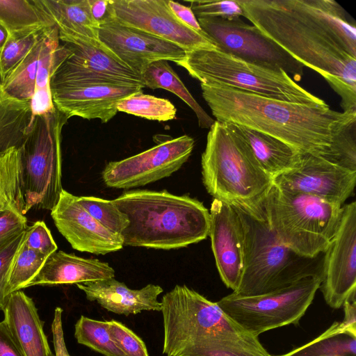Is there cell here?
Instances as JSON below:
<instances>
[{
  "label": "cell",
  "instance_id": "obj_13",
  "mask_svg": "<svg viewBox=\"0 0 356 356\" xmlns=\"http://www.w3.org/2000/svg\"><path fill=\"white\" fill-rule=\"evenodd\" d=\"M107 15L126 26L171 42L186 52L216 48L206 35L181 22L168 0H108Z\"/></svg>",
  "mask_w": 356,
  "mask_h": 356
},
{
  "label": "cell",
  "instance_id": "obj_30",
  "mask_svg": "<svg viewBox=\"0 0 356 356\" xmlns=\"http://www.w3.org/2000/svg\"><path fill=\"white\" fill-rule=\"evenodd\" d=\"M20 147L0 152V212L25 215Z\"/></svg>",
  "mask_w": 356,
  "mask_h": 356
},
{
  "label": "cell",
  "instance_id": "obj_41",
  "mask_svg": "<svg viewBox=\"0 0 356 356\" xmlns=\"http://www.w3.org/2000/svg\"><path fill=\"white\" fill-rule=\"evenodd\" d=\"M24 243L30 249L47 257L58 248L50 230L43 221H36L27 227L24 233Z\"/></svg>",
  "mask_w": 356,
  "mask_h": 356
},
{
  "label": "cell",
  "instance_id": "obj_25",
  "mask_svg": "<svg viewBox=\"0 0 356 356\" xmlns=\"http://www.w3.org/2000/svg\"><path fill=\"white\" fill-rule=\"evenodd\" d=\"M223 124L243 143L261 168L273 179L298 165L302 154L286 143L245 127Z\"/></svg>",
  "mask_w": 356,
  "mask_h": 356
},
{
  "label": "cell",
  "instance_id": "obj_33",
  "mask_svg": "<svg viewBox=\"0 0 356 356\" xmlns=\"http://www.w3.org/2000/svg\"><path fill=\"white\" fill-rule=\"evenodd\" d=\"M118 111L126 113L150 120L164 122L176 118L177 108L166 99L136 92L119 102Z\"/></svg>",
  "mask_w": 356,
  "mask_h": 356
},
{
  "label": "cell",
  "instance_id": "obj_40",
  "mask_svg": "<svg viewBox=\"0 0 356 356\" xmlns=\"http://www.w3.org/2000/svg\"><path fill=\"white\" fill-rule=\"evenodd\" d=\"M190 7L198 18L220 17L230 19L243 15V11L236 1H191Z\"/></svg>",
  "mask_w": 356,
  "mask_h": 356
},
{
  "label": "cell",
  "instance_id": "obj_34",
  "mask_svg": "<svg viewBox=\"0 0 356 356\" xmlns=\"http://www.w3.org/2000/svg\"><path fill=\"white\" fill-rule=\"evenodd\" d=\"M108 322L81 316L74 326V337L80 344L105 356H125L111 338Z\"/></svg>",
  "mask_w": 356,
  "mask_h": 356
},
{
  "label": "cell",
  "instance_id": "obj_8",
  "mask_svg": "<svg viewBox=\"0 0 356 356\" xmlns=\"http://www.w3.org/2000/svg\"><path fill=\"white\" fill-rule=\"evenodd\" d=\"M236 209L245 230V264L240 284L234 294L262 295L287 286L307 275H321L315 268L309 267L314 259L300 257L283 245L265 220Z\"/></svg>",
  "mask_w": 356,
  "mask_h": 356
},
{
  "label": "cell",
  "instance_id": "obj_15",
  "mask_svg": "<svg viewBox=\"0 0 356 356\" xmlns=\"http://www.w3.org/2000/svg\"><path fill=\"white\" fill-rule=\"evenodd\" d=\"M355 184L356 171L310 154H302L296 168L273 179V184L282 190L340 206L354 193Z\"/></svg>",
  "mask_w": 356,
  "mask_h": 356
},
{
  "label": "cell",
  "instance_id": "obj_24",
  "mask_svg": "<svg viewBox=\"0 0 356 356\" xmlns=\"http://www.w3.org/2000/svg\"><path fill=\"white\" fill-rule=\"evenodd\" d=\"M114 269L106 262L86 259L62 250L55 251L26 287L35 285L79 284L114 277Z\"/></svg>",
  "mask_w": 356,
  "mask_h": 356
},
{
  "label": "cell",
  "instance_id": "obj_45",
  "mask_svg": "<svg viewBox=\"0 0 356 356\" xmlns=\"http://www.w3.org/2000/svg\"><path fill=\"white\" fill-rule=\"evenodd\" d=\"M0 356H25L4 320L0 322Z\"/></svg>",
  "mask_w": 356,
  "mask_h": 356
},
{
  "label": "cell",
  "instance_id": "obj_44",
  "mask_svg": "<svg viewBox=\"0 0 356 356\" xmlns=\"http://www.w3.org/2000/svg\"><path fill=\"white\" fill-rule=\"evenodd\" d=\"M168 5L172 12L181 22L195 31L205 35L190 6L188 7L170 0H168Z\"/></svg>",
  "mask_w": 356,
  "mask_h": 356
},
{
  "label": "cell",
  "instance_id": "obj_14",
  "mask_svg": "<svg viewBox=\"0 0 356 356\" xmlns=\"http://www.w3.org/2000/svg\"><path fill=\"white\" fill-rule=\"evenodd\" d=\"M337 230L324 252L320 288L326 303L339 309L355 296L356 202L343 206Z\"/></svg>",
  "mask_w": 356,
  "mask_h": 356
},
{
  "label": "cell",
  "instance_id": "obj_22",
  "mask_svg": "<svg viewBox=\"0 0 356 356\" xmlns=\"http://www.w3.org/2000/svg\"><path fill=\"white\" fill-rule=\"evenodd\" d=\"M3 320L25 356H56L51 352L33 300L19 290L10 293Z\"/></svg>",
  "mask_w": 356,
  "mask_h": 356
},
{
  "label": "cell",
  "instance_id": "obj_16",
  "mask_svg": "<svg viewBox=\"0 0 356 356\" xmlns=\"http://www.w3.org/2000/svg\"><path fill=\"white\" fill-rule=\"evenodd\" d=\"M99 38L117 58L140 76L153 62L165 60L176 63L186 54L175 44L120 24L107 15L100 22Z\"/></svg>",
  "mask_w": 356,
  "mask_h": 356
},
{
  "label": "cell",
  "instance_id": "obj_47",
  "mask_svg": "<svg viewBox=\"0 0 356 356\" xmlns=\"http://www.w3.org/2000/svg\"><path fill=\"white\" fill-rule=\"evenodd\" d=\"M95 19L99 23L107 15L108 0H89Z\"/></svg>",
  "mask_w": 356,
  "mask_h": 356
},
{
  "label": "cell",
  "instance_id": "obj_12",
  "mask_svg": "<svg viewBox=\"0 0 356 356\" xmlns=\"http://www.w3.org/2000/svg\"><path fill=\"white\" fill-rule=\"evenodd\" d=\"M194 144L188 135L168 139L134 156L109 162L102 179L108 187L124 189L155 182L177 171L190 157Z\"/></svg>",
  "mask_w": 356,
  "mask_h": 356
},
{
  "label": "cell",
  "instance_id": "obj_19",
  "mask_svg": "<svg viewBox=\"0 0 356 356\" xmlns=\"http://www.w3.org/2000/svg\"><path fill=\"white\" fill-rule=\"evenodd\" d=\"M209 236L220 277L235 291L241 282L245 264V230L241 216L233 206L213 200Z\"/></svg>",
  "mask_w": 356,
  "mask_h": 356
},
{
  "label": "cell",
  "instance_id": "obj_32",
  "mask_svg": "<svg viewBox=\"0 0 356 356\" xmlns=\"http://www.w3.org/2000/svg\"><path fill=\"white\" fill-rule=\"evenodd\" d=\"M44 31L19 65L1 83L4 91L12 97L22 101L31 102V100L34 92Z\"/></svg>",
  "mask_w": 356,
  "mask_h": 356
},
{
  "label": "cell",
  "instance_id": "obj_6",
  "mask_svg": "<svg viewBox=\"0 0 356 356\" xmlns=\"http://www.w3.org/2000/svg\"><path fill=\"white\" fill-rule=\"evenodd\" d=\"M343 206L273 185L264 202V220L286 247L314 259L324 253L339 227Z\"/></svg>",
  "mask_w": 356,
  "mask_h": 356
},
{
  "label": "cell",
  "instance_id": "obj_46",
  "mask_svg": "<svg viewBox=\"0 0 356 356\" xmlns=\"http://www.w3.org/2000/svg\"><path fill=\"white\" fill-rule=\"evenodd\" d=\"M62 312L63 309L60 307H56L54 311V320L51 325L54 346L56 356H70L67 352L64 340Z\"/></svg>",
  "mask_w": 356,
  "mask_h": 356
},
{
  "label": "cell",
  "instance_id": "obj_3",
  "mask_svg": "<svg viewBox=\"0 0 356 356\" xmlns=\"http://www.w3.org/2000/svg\"><path fill=\"white\" fill-rule=\"evenodd\" d=\"M161 302L166 356H270L216 302L186 285H176Z\"/></svg>",
  "mask_w": 356,
  "mask_h": 356
},
{
  "label": "cell",
  "instance_id": "obj_48",
  "mask_svg": "<svg viewBox=\"0 0 356 356\" xmlns=\"http://www.w3.org/2000/svg\"><path fill=\"white\" fill-rule=\"evenodd\" d=\"M9 37V33L6 27L0 22V49L4 45Z\"/></svg>",
  "mask_w": 356,
  "mask_h": 356
},
{
  "label": "cell",
  "instance_id": "obj_21",
  "mask_svg": "<svg viewBox=\"0 0 356 356\" xmlns=\"http://www.w3.org/2000/svg\"><path fill=\"white\" fill-rule=\"evenodd\" d=\"M90 301L118 314L129 316L143 311H161L158 296L163 289L152 284L140 289H131L114 277L76 284Z\"/></svg>",
  "mask_w": 356,
  "mask_h": 356
},
{
  "label": "cell",
  "instance_id": "obj_29",
  "mask_svg": "<svg viewBox=\"0 0 356 356\" xmlns=\"http://www.w3.org/2000/svg\"><path fill=\"white\" fill-rule=\"evenodd\" d=\"M273 356H356V329L343 321L334 322L307 343Z\"/></svg>",
  "mask_w": 356,
  "mask_h": 356
},
{
  "label": "cell",
  "instance_id": "obj_27",
  "mask_svg": "<svg viewBox=\"0 0 356 356\" xmlns=\"http://www.w3.org/2000/svg\"><path fill=\"white\" fill-rule=\"evenodd\" d=\"M140 76L145 87L164 89L182 99L195 113L200 128L209 129L214 123L215 120L197 102L168 60L152 63Z\"/></svg>",
  "mask_w": 356,
  "mask_h": 356
},
{
  "label": "cell",
  "instance_id": "obj_42",
  "mask_svg": "<svg viewBox=\"0 0 356 356\" xmlns=\"http://www.w3.org/2000/svg\"><path fill=\"white\" fill-rule=\"evenodd\" d=\"M25 231L15 236L0 248V310L2 311L8 297L6 293V286L10 266L17 251L22 243Z\"/></svg>",
  "mask_w": 356,
  "mask_h": 356
},
{
  "label": "cell",
  "instance_id": "obj_39",
  "mask_svg": "<svg viewBox=\"0 0 356 356\" xmlns=\"http://www.w3.org/2000/svg\"><path fill=\"white\" fill-rule=\"evenodd\" d=\"M108 322L111 338L125 356H149L144 341L132 330L119 321Z\"/></svg>",
  "mask_w": 356,
  "mask_h": 356
},
{
  "label": "cell",
  "instance_id": "obj_37",
  "mask_svg": "<svg viewBox=\"0 0 356 356\" xmlns=\"http://www.w3.org/2000/svg\"><path fill=\"white\" fill-rule=\"evenodd\" d=\"M78 202L100 224L111 232L120 234L128 227L127 216L120 211L113 200L94 196H77Z\"/></svg>",
  "mask_w": 356,
  "mask_h": 356
},
{
  "label": "cell",
  "instance_id": "obj_38",
  "mask_svg": "<svg viewBox=\"0 0 356 356\" xmlns=\"http://www.w3.org/2000/svg\"><path fill=\"white\" fill-rule=\"evenodd\" d=\"M329 161L356 171V121H353L335 136Z\"/></svg>",
  "mask_w": 356,
  "mask_h": 356
},
{
  "label": "cell",
  "instance_id": "obj_9",
  "mask_svg": "<svg viewBox=\"0 0 356 356\" xmlns=\"http://www.w3.org/2000/svg\"><path fill=\"white\" fill-rule=\"evenodd\" d=\"M68 118L56 108L37 115L20 146L24 213L50 210L63 191L61 131Z\"/></svg>",
  "mask_w": 356,
  "mask_h": 356
},
{
  "label": "cell",
  "instance_id": "obj_35",
  "mask_svg": "<svg viewBox=\"0 0 356 356\" xmlns=\"http://www.w3.org/2000/svg\"><path fill=\"white\" fill-rule=\"evenodd\" d=\"M48 257L28 248L24 239L12 262L6 293H10L26 288L28 284L35 277Z\"/></svg>",
  "mask_w": 356,
  "mask_h": 356
},
{
  "label": "cell",
  "instance_id": "obj_26",
  "mask_svg": "<svg viewBox=\"0 0 356 356\" xmlns=\"http://www.w3.org/2000/svg\"><path fill=\"white\" fill-rule=\"evenodd\" d=\"M59 41L58 31L56 26L44 30L34 92L31 100L33 118L56 110L52 99L50 80L56 67L70 54L67 46H61Z\"/></svg>",
  "mask_w": 356,
  "mask_h": 356
},
{
  "label": "cell",
  "instance_id": "obj_18",
  "mask_svg": "<svg viewBox=\"0 0 356 356\" xmlns=\"http://www.w3.org/2000/svg\"><path fill=\"white\" fill-rule=\"evenodd\" d=\"M65 44L70 54L56 67L50 82L114 83L145 88L141 76L104 46Z\"/></svg>",
  "mask_w": 356,
  "mask_h": 356
},
{
  "label": "cell",
  "instance_id": "obj_7",
  "mask_svg": "<svg viewBox=\"0 0 356 356\" xmlns=\"http://www.w3.org/2000/svg\"><path fill=\"white\" fill-rule=\"evenodd\" d=\"M203 85H223L281 101L325 106L321 99L296 83L282 70L250 63L218 49L186 51L176 62Z\"/></svg>",
  "mask_w": 356,
  "mask_h": 356
},
{
  "label": "cell",
  "instance_id": "obj_4",
  "mask_svg": "<svg viewBox=\"0 0 356 356\" xmlns=\"http://www.w3.org/2000/svg\"><path fill=\"white\" fill-rule=\"evenodd\" d=\"M129 220L121 236L124 245L171 250L209 236L210 214L202 202L167 191H126L113 200Z\"/></svg>",
  "mask_w": 356,
  "mask_h": 356
},
{
  "label": "cell",
  "instance_id": "obj_23",
  "mask_svg": "<svg viewBox=\"0 0 356 356\" xmlns=\"http://www.w3.org/2000/svg\"><path fill=\"white\" fill-rule=\"evenodd\" d=\"M65 44L104 45L99 38L100 23L91 11L89 0H38Z\"/></svg>",
  "mask_w": 356,
  "mask_h": 356
},
{
  "label": "cell",
  "instance_id": "obj_43",
  "mask_svg": "<svg viewBox=\"0 0 356 356\" xmlns=\"http://www.w3.org/2000/svg\"><path fill=\"white\" fill-rule=\"evenodd\" d=\"M27 227L25 216L12 211L0 212V248Z\"/></svg>",
  "mask_w": 356,
  "mask_h": 356
},
{
  "label": "cell",
  "instance_id": "obj_1",
  "mask_svg": "<svg viewBox=\"0 0 356 356\" xmlns=\"http://www.w3.org/2000/svg\"><path fill=\"white\" fill-rule=\"evenodd\" d=\"M247 18L293 58L320 74L356 112V28L331 0H237Z\"/></svg>",
  "mask_w": 356,
  "mask_h": 356
},
{
  "label": "cell",
  "instance_id": "obj_28",
  "mask_svg": "<svg viewBox=\"0 0 356 356\" xmlns=\"http://www.w3.org/2000/svg\"><path fill=\"white\" fill-rule=\"evenodd\" d=\"M32 121L31 102L10 97L0 82V152L20 147Z\"/></svg>",
  "mask_w": 356,
  "mask_h": 356
},
{
  "label": "cell",
  "instance_id": "obj_5",
  "mask_svg": "<svg viewBox=\"0 0 356 356\" xmlns=\"http://www.w3.org/2000/svg\"><path fill=\"white\" fill-rule=\"evenodd\" d=\"M203 184L214 199L264 220L262 207L273 179L225 124L209 128L201 159Z\"/></svg>",
  "mask_w": 356,
  "mask_h": 356
},
{
  "label": "cell",
  "instance_id": "obj_31",
  "mask_svg": "<svg viewBox=\"0 0 356 356\" xmlns=\"http://www.w3.org/2000/svg\"><path fill=\"white\" fill-rule=\"evenodd\" d=\"M0 22L9 34L55 26L38 0H0Z\"/></svg>",
  "mask_w": 356,
  "mask_h": 356
},
{
  "label": "cell",
  "instance_id": "obj_11",
  "mask_svg": "<svg viewBox=\"0 0 356 356\" xmlns=\"http://www.w3.org/2000/svg\"><path fill=\"white\" fill-rule=\"evenodd\" d=\"M197 21L218 50L261 66L282 70L295 81L301 80L304 66L240 17H204Z\"/></svg>",
  "mask_w": 356,
  "mask_h": 356
},
{
  "label": "cell",
  "instance_id": "obj_17",
  "mask_svg": "<svg viewBox=\"0 0 356 356\" xmlns=\"http://www.w3.org/2000/svg\"><path fill=\"white\" fill-rule=\"evenodd\" d=\"M55 108L68 119L110 121L118 112V104L143 88L133 85L96 83L50 82Z\"/></svg>",
  "mask_w": 356,
  "mask_h": 356
},
{
  "label": "cell",
  "instance_id": "obj_36",
  "mask_svg": "<svg viewBox=\"0 0 356 356\" xmlns=\"http://www.w3.org/2000/svg\"><path fill=\"white\" fill-rule=\"evenodd\" d=\"M44 30L9 34L6 43L0 49L1 83L10 74L26 56L40 38Z\"/></svg>",
  "mask_w": 356,
  "mask_h": 356
},
{
  "label": "cell",
  "instance_id": "obj_10",
  "mask_svg": "<svg viewBox=\"0 0 356 356\" xmlns=\"http://www.w3.org/2000/svg\"><path fill=\"white\" fill-rule=\"evenodd\" d=\"M321 277L309 275L278 290L258 296L233 293L217 304L238 325L257 337L270 330L297 324L320 288Z\"/></svg>",
  "mask_w": 356,
  "mask_h": 356
},
{
  "label": "cell",
  "instance_id": "obj_20",
  "mask_svg": "<svg viewBox=\"0 0 356 356\" xmlns=\"http://www.w3.org/2000/svg\"><path fill=\"white\" fill-rule=\"evenodd\" d=\"M77 196L63 189L51 216L59 232L81 252L106 254L123 248L120 234L100 224L78 202Z\"/></svg>",
  "mask_w": 356,
  "mask_h": 356
},
{
  "label": "cell",
  "instance_id": "obj_2",
  "mask_svg": "<svg viewBox=\"0 0 356 356\" xmlns=\"http://www.w3.org/2000/svg\"><path fill=\"white\" fill-rule=\"evenodd\" d=\"M216 121L234 123L276 138L301 154L328 160L335 136L356 121V112L281 101L223 85L200 84Z\"/></svg>",
  "mask_w": 356,
  "mask_h": 356
}]
</instances>
